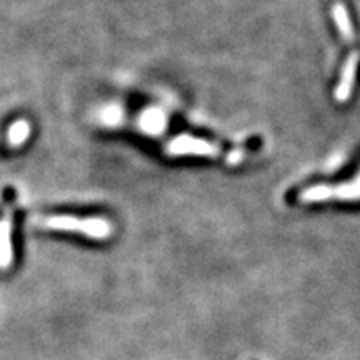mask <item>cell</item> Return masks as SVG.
Returning a JSON list of instances; mask_svg holds the SVG:
<instances>
[{
    "label": "cell",
    "instance_id": "cell-1",
    "mask_svg": "<svg viewBox=\"0 0 360 360\" xmlns=\"http://www.w3.org/2000/svg\"><path fill=\"white\" fill-rule=\"evenodd\" d=\"M45 229L53 231H69L84 233L90 238H105L112 233V227L103 219H77L70 215H53L42 220Z\"/></svg>",
    "mask_w": 360,
    "mask_h": 360
},
{
    "label": "cell",
    "instance_id": "cell-2",
    "mask_svg": "<svg viewBox=\"0 0 360 360\" xmlns=\"http://www.w3.org/2000/svg\"><path fill=\"white\" fill-rule=\"evenodd\" d=\"M328 199L340 200H357L360 199V177L350 184H340V186H315L307 191L300 192L299 200L304 204L310 202H326Z\"/></svg>",
    "mask_w": 360,
    "mask_h": 360
},
{
    "label": "cell",
    "instance_id": "cell-3",
    "mask_svg": "<svg viewBox=\"0 0 360 360\" xmlns=\"http://www.w3.org/2000/svg\"><path fill=\"white\" fill-rule=\"evenodd\" d=\"M169 152L172 155H214L217 154L219 148L212 143L202 141V139L180 135V137L170 142Z\"/></svg>",
    "mask_w": 360,
    "mask_h": 360
},
{
    "label": "cell",
    "instance_id": "cell-4",
    "mask_svg": "<svg viewBox=\"0 0 360 360\" xmlns=\"http://www.w3.org/2000/svg\"><path fill=\"white\" fill-rule=\"evenodd\" d=\"M357 69H359V53L354 52L352 56L345 62L344 70H342L339 87L335 90V97L339 102L349 101L350 94H352L355 79H357Z\"/></svg>",
    "mask_w": 360,
    "mask_h": 360
},
{
    "label": "cell",
    "instance_id": "cell-5",
    "mask_svg": "<svg viewBox=\"0 0 360 360\" xmlns=\"http://www.w3.org/2000/svg\"><path fill=\"white\" fill-rule=\"evenodd\" d=\"M12 260V244H11V222L2 220L0 222V267H7Z\"/></svg>",
    "mask_w": 360,
    "mask_h": 360
},
{
    "label": "cell",
    "instance_id": "cell-6",
    "mask_svg": "<svg viewBox=\"0 0 360 360\" xmlns=\"http://www.w3.org/2000/svg\"><path fill=\"white\" fill-rule=\"evenodd\" d=\"M332 13H334V19L337 22V25H339L340 34L344 35L345 39H349V40L352 39L354 37V29H352V22H350L347 8L342 6V4H337V6L332 8Z\"/></svg>",
    "mask_w": 360,
    "mask_h": 360
},
{
    "label": "cell",
    "instance_id": "cell-7",
    "mask_svg": "<svg viewBox=\"0 0 360 360\" xmlns=\"http://www.w3.org/2000/svg\"><path fill=\"white\" fill-rule=\"evenodd\" d=\"M29 124L24 122V120H20V122L13 124L12 129H11V134H8V139H11V143L13 146H19L25 141L27 137H29Z\"/></svg>",
    "mask_w": 360,
    "mask_h": 360
}]
</instances>
